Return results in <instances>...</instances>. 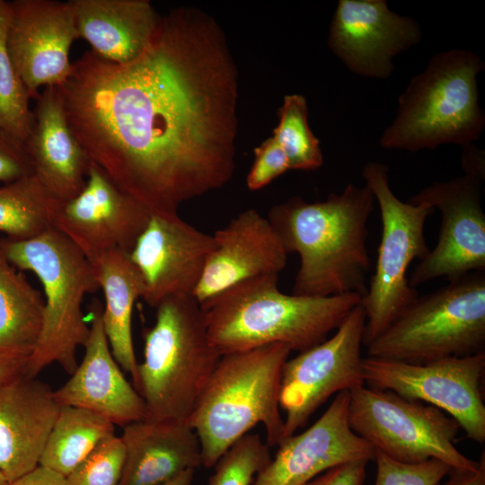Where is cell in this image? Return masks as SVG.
I'll return each mask as SVG.
<instances>
[{
	"instance_id": "cell-1",
	"label": "cell",
	"mask_w": 485,
	"mask_h": 485,
	"mask_svg": "<svg viewBox=\"0 0 485 485\" xmlns=\"http://www.w3.org/2000/svg\"><path fill=\"white\" fill-rule=\"evenodd\" d=\"M57 87L90 160L151 213H178L233 176L236 67L221 29L200 11L160 17L129 63L86 51Z\"/></svg>"
},
{
	"instance_id": "cell-2",
	"label": "cell",
	"mask_w": 485,
	"mask_h": 485,
	"mask_svg": "<svg viewBox=\"0 0 485 485\" xmlns=\"http://www.w3.org/2000/svg\"><path fill=\"white\" fill-rule=\"evenodd\" d=\"M375 200L366 185L349 183L323 201L293 197L270 207L268 220L285 251L300 259L292 294L363 297L371 267L367 222Z\"/></svg>"
},
{
	"instance_id": "cell-3",
	"label": "cell",
	"mask_w": 485,
	"mask_h": 485,
	"mask_svg": "<svg viewBox=\"0 0 485 485\" xmlns=\"http://www.w3.org/2000/svg\"><path fill=\"white\" fill-rule=\"evenodd\" d=\"M278 282L277 275L246 279L200 304L209 340L221 356L275 343L304 351L324 341L362 299L357 294L287 295Z\"/></svg>"
},
{
	"instance_id": "cell-4",
	"label": "cell",
	"mask_w": 485,
	"mask_h": 485,
	"mask_svg": "<svg viewBox=\"0 0 485 485\" xmlns=\"http://www.w3.org/2000/svg\"><path fill=\"white\" fill-rule=\"evenodd\" d=\"M291 351L275 343L221 356L188 420L198 438L204 467L213 468L258 424L265 428L269 447L281 443L280 380Z\"/></svg>"
},
{
	"instance_id": "cell-5",
	"label": "cell",
	"mask_w": 485,
	"mask_h": 485,
	"mask_svg": "<svg viewBox=\"0 0 485 485\" xmlns=\"http://www.w3.org/2000/svg\"><path fill=\"white\" fill-rule=\"evenodd\" d=\"M144 335L136 390L143 420L187 422L221 357L211 344L204 311L192 295L165 298Z\"/></svg>"
},
{
	"instance_id": "cell-6",
	"label": "cell",
	"mask_w": 485,
	"mask_h": 485,
	"mask_svg": "<svg viewBox=\"0 0 485 485\" xmlns=\"http://www.w3.org/2000/svg\"><path fill=\"white\" fill-rule=\"evenodd\" d=\"M484 68L481 58L467 49L435 54L399 96L397 114L380 145L410 152L444 144L472 145L485 127L477 84Z\"/></svg>"
},
{
	"instance_id": "cell-7",
	"label": "cell",
	"mask_w": 485,
	"mask_h": 485,
	"mask_svg": "<svg viewBox=\"0 0 485 485\" xmlns=\"http://www.w3.org/2000/svg\"><path fill=\"white\" fill-rule=\"evenodd\" d=\"M9 261L20 270L33 272L44 290L41 332L24 373L37 377L58 364L72 375L76 352L90 334L82 311L87 294L100 290L93 265L67 237L54 228L28 240L1 239Z\"/></svg>"
},
{
	"instance_id": "cell-8",
	"label": "cell",
	"mask_w": 485,
	"mask_h": 485,
	"mask_svg": "<svg viewBox=\"0 0 485 485\" xmlns=\"http://www.w3.org/2000/svg\"><path fill=\"white\" fill-rule=\"evenodd\" d=\"M408 306L367 348V357L411 364L484 352L485 271L472 272Z\"/></svg>"
},
{
	"instance_id": "cell-9",
	"label": "cell",
	"mask_w": 485,
	"mask_h": 485,
	"mask_svg": "<svg viewBox=\"0 0 485 485\" xmlns=\"http://www.w3.org/2000/svg\"><path fill=\"white\" fill-rule=\"evenodd\" d=\"M388 172V166L378 162L367 163L362 171L382 221L375 273L360 302L366 317L365 346L419 297L410 286L407 270L413 260H422L430 251L424 226L435 209L424 202L411 204L399 199L391 189Z\"/></svg>"
},
{
	"instance_id": "cell-10",
	"label": "cell",
	"mask_w": 485,
	"mask_h": 485,
	"mask_svg": "<svg viewBox=\"0 0 485 485\" xmlns=\"http://www.w3.org/2000/svg\"><path fill=\"white\" fill-rule=\"evenodd\" d=\"M348 420L356 435L396 461L437 459L453 470L478 467L454 445L457 422L432 405L364 384L349 391Z\"/></svg>"
},
{
	"instance_id": "cell-11",
	"label": "cell",
	"mask_w": 485,
	"mask_h": 485,
	"mask_svg": "<svg viewBox=\"0 0 485 485\" xmlns=\"http://www.w3.org/2000/svg\"><path fill=\"white\" fill-rule=\"evenodd\" d=\"M362 369L365 385L432 405L452 417L468 438L484 443L485 351L421 364L366 357Z\"/></svg>"
},
{
	"instance_id": "cell-12",
	"label": "cell",
	"mask_w": 485,
	"mask_h": 485,
	"mask_svg": "<svg viewBox=\"0 0 485 485\" xmlns=\"http://www.w3.org/2000/svg\"><path fill=\"white\" fill-rule=\"evenodd\" d=\"M366 317L357 305L330 339L288 358L282 369L279 406L284 438L304 427L331 395L365 384L362 369Z\"/></svg>"
},
{
	"instance_id": "cell-13",
	"label": "cell",
	"mask_w": 485,
	"mask_h": 485,
	"mask_svg": "<svg viewBox=\"0 0 485 485\" xmlns=\"http://www.w3.org/2000/svg\"><path fill=\"white\" fill-rule=\"evenodd\" d=\"M482 180L479 175L465 173L448 181L435 182L407 199L411 204L427 203L441 212L436 244L411 272V287L436 278L451 281L485 271Z\"/></svg>"
},
{
	"instance_id": "cell-14",
	"label": "cell",
	"mask_w": 485,
	"mask_h": 485,
	"mask_svg": "<svg viewBox=\"0 0 485 485\" xmlns=\"http://www.w3.org/2000/svg\"><path fill=\"white\" fill-rule=\"evenodd\" d=\"M150 216L91 161L83 190L73 198L57 202L52 227L91 260L113 250L129 253Z\"/></svg>"
},
{
	"instance_id": "cell-15",
	"label": "cell",
	"mask_w": 485,
	"mask_h": 485,
	"mask_svg": "<svg viewBox=\"0 0 485 485\" xmlns=\"http://www.w3.org/2000/svg\"><path fill=\"white\" fill-rule=\"evenodd\" d=\"M6 48L31 98L42 86L62 85L69 77L72 43L79 39L72 6L55 0L9 2Z\"/></svg>"
},
{
	"instance_id": "cell-16",
	"label": "cell",
	"mask_w": 485,
	"mask_h": 485,
	"mask_svg": "<svg viewBox=\"0 0 485 485\" xmlns=\"http://www.w3.org/2000/svg\"><path fill=\"white\" fill-rule=\"evenodd\" d=\"M214 246L212 235L178 213H151L128 253L143 278L142 299L154 308L171 296L193 295Z\"/></svg>"
},
{
	"instance_id": "cell-17",
	"label": "cell",
	"mask_w": 485,
	"mask_h": 485,
	"mask_svg": "<svg viewBox=\"0 0 485 485\" xmlns=\"http://www.w3.org/2000/svg\"><path fill=\"white\" fill-rule=\"evenodd\" d=\"M421 39L418 22L391 11L385 0H340L328 45L352 73L386 79L394 70L392 58Z\"/></svg>"
},
{
	"instance_id": "cell-18",
	"label": "cell",
	"mask_w": 485,
	"mask_h": 485,
	"mask_svg": "<svg viewBox=\"0 0 485 485\" xmlns=\"http://www.w3.org/2000/svg\"><path fill=\"white\" fill-rule=\"evenodd\" d=\"M348 391L337 393L310 428L281 441L251 485H304L337 465L374 460L375 449L348 425Z\"/></svg>"
},
{
	"instance_id": "cell-19",
	"label": "cell",
	"mask_w": 485,
	"mask_h": 485,
	"mask_svg": "<svg viewBox=\"0 0 485 485\" xmlns=\"http://www.w3.org/2000/svg\"><path fill=\"white\" fill-rule=\"evenodd\" d=\"M215 246L193 294L201 304L246 279L277 275L287 253L268 218L250 208L212 235Z\"/></svg>"
},
{
	"instance_id": "cell-20",
	"label": "cell",
	"mask_w": 485,
	"mask_h": 485,
	"mask_svg": "<svg viewBox=\"0 0 485 485\" xmlns=\"http://www.w3.org/2000/svg\"><path fill=\"white\" fill-rule=\"evenodd\" d=\"M90 334L84 356L70 378L54 391L60 406L87 410L113 425L126 426L145 419V403L115 360L102 324V307L92 304Z\"/></svg>"
},
{
	"instance_id": "cell-21",
	"label": "cell",
	"mask_w": 485,
	"mask_h": 485,
	"mask_svg": "<svg viewBox=\"0 0 485 485\" xmlns=\"http://www.w3.org/2000/svg\"><path fill=\"white\" fill-rule=\"evenodd\" d=\"M59 409L54 391L37 377L0 383V472L10 483L39 466Z\"/></svg>"
},
{
	"instance_id": "cell-22",
	"label": "cell",
	"mask_w": 485,
	"mask_h": 485,
	"mask_svg": "<svg viewBox=\"0 0 485 485\" xmlns=\"http://www.w3.org/2000/svg\"><path fill=\"white\" fill-rule=\"evenodd\" d=\"M33 115L24 143L33 174L56 200H69L84 187L91 160L68 125L57 86L39 94Z\"/></svg>"
},
{
	"instance_id": "cell-23",
	"label": "cell",
	"mask_w": 485,
	"mask_h": 485,
	"mask_svg": "<svg viewBox=\"0 0 485 485\" xmlns=\"http://www.w3.org/2000/svg\"><path fill=\"white\" fill-rule=\"evenodd\" d=\"M119 485H161L202 465L197 434L187 422L139 420L123 427Z\"/></svg>"
},
{
	"instance_id": "cell-24",
	"label": "cell",
	"mask_w": 485,
	"mask_h": 485,
	"mask_svg": "<svg viewBox=\"0 0 485 485\" xmlns=\"http://www.w3.org/2000/svg\"><path fill=\"white\" fill-rule=\"evenodd\" d=\"M79 38L99 57L119 65L139 57L152 41L160 16L147 0H70Z\"/></svg>"
},
{
	"instance_id": "cell-25",
	"label": "cell",
	"mask_w": 485,
	"mask_h": 485,
	"mask_svg": "<svg viewBox=\"0 0 485 485\" xmlns=\"http://www.w3.org/2000/svg\"><path fill=\"white\" fill-rule=\"evenodd\" d=\"M100 289L103 291L102 324L111 353L122 370L138 380L133 337L132 313L136 301L143 296V278L128 252L113 250L89 260Z\"/></svg>"
},
{
	"instance_id": "cell-26",
	"label": "cell",
	"mask_w": 485,
	"mask_h": 485,
	"mask_svg": "<svg viewBox=\"0 0 485 485\" xmlns=\"http://www.w3.org/2000/svg\"><path fill=\"white\" fill-rule=\"evenodd\" d=\"M44 304L40 291L9 261L0 239V353L30 357L41 332Z\"/></svg>"
},
{
	"instance_id": "cell-27",
	"label": "cell",
	"mask_w": 485,
	"mask_h": 485,
	"mask_svg": "<svg viewBox=\"0 0 485 485\" xmlns=\"http://www.w3.org/2000/svg\"><path fill=\"white\" fill-rule=\"evenodd\" d=\"M114 435V425L99 415L82 408L60 406L39 465L66 477Z\"/></svg>"
},
{
	"instance_id": "cell-28",
	"label": "cell",
	"mask_w": 485,
	"mask_h": 485,
	"mask_svg": "<svg viewBox=\"0 0 485 485\" xmlns=\"http://www.w3.org/2000/svg\"><path fill=\"white\" fill-rule=\"evenodd\" d=\"M57 202L34 174L4 184L0 187V232L16 241L43 234L53 228Z\"/></svg>"
},
{
	"instance_id": "cell-29",
	"label": "cell",
	"mask_w": 485,
	"mask_h": 485,
	"mask_svg": "<svg viewBox=\"0 0 485 485\" xmlns=\"http://www.w3.org/2000/svg\"><path fill=\"white\" fill-rule=\"evenodd\" d=\"M9 2L0 0V130L25 143L34 122L30 94L14 68L6 48Z\"/></svg>"
},
{
	"instance_id": "cell-30",
	"label": "cell",
	"mask_w": 485,
	"mask_h": 485,
	"mask_svg": "<svg viewBox=\"0 0 485 485\" xmlns=\"http://www.w3.org/2000/svg\"><path fill=\"white\" fill-rule=\"evenodd\" d=\"M278 124L273 137L283 150L289 170L313 171L323 163L319 139L308 123L304 96L286 95L278 110Z\"/></svg>"
},
{
	"instance_id": "cell-31",
	"label": "cell",
	"mask_w": 485,
	"mask_h": 485,
	"mask_svg": "<svg viewBox=\"0 0 485 485\" xmlns=\"http://www.w3.org/2000/svg\"><path fill=\"white\" fill-rule=\"evenodd\" d=\"M271 458L267 443L257 434H247L218 459L207 485H251Z\"/></svg>"
},
{
	"instance_id": "cell-32",
	"label": "cell",
	"mask_w": 485,
	"mask_h": 485,
	"mask_svg": "<svg viewBox=\"0 0 485 485\" xmlns=\"http://www.w3.org/2000/svg\"><path fill=\"white\" fill-rule=\"evenodd\" d=\"M125 459L120 436H110L65 477L66 485H119Z\"/></svg>"
},
{
	"instance_id": "cell-33",
	"label": "cell",
	"mask_w": 485,
	"mask_h": 485,
	"mask_svg": "<svg viewBox=\"0 0 485 485\" xmlns=\"http://www.w3.org/2000/svg\"><path fill=\"white\" fill-rule=\"evenodd\" d=\"M376 478L374 485H438L451 467L437 459L419 463L396 461L375 450Z\"/></svg>"
},
{
	"instance_id": "cell-34",
	"label": "cell",
	"mask_w": 485,
	"mask_h": 485,
	"mask_svg": "<svg viewBox=\"0 0 485 485\" xmlns=\"http://www.w3.org/2000/svg\"><path fill=\"white\" fill-rule=\"evenodd\" d=\"M287 157L272 137L254 149V162L247 175L246 183L251 190H260L288 171Z\"/></svg>"
},
{
	"instance_id": "cell-35",
	"label": "cell",
	"mask_w": 485,
	"mask_h": 485,
	"mask_svg": "<svg viewBox=\"0 0 485 485\" xmlns=\"http://www.w3.org/2000/svg\"><path fill=\"white\" fill-rule=\"evenodd\" d=\"M31 174L24 144L0 130V181L6 184Z\"/></svg>"
},
{
	"instance_id": "cell-36",
	"label": "cell",
	"mask_w": 485,
	"mask_h": 485,
	"mask_svg": "<svg viewBox=\"0 0 485 485\" xmlns=\"http://www.w3.org/2000/svg\"><path fill=\"white\" fill-rule=\"evenodd\" d=\"M367 461H354L332 467L304 485H363Z\"/></svg>"
},
{
	"instance_id": "cell-37",
	"label": "cell",
	"mask_w": 485,
	"mask_h": 485,
	"mask_svg": "<svg viewBox=\"0 0 485 485\" xmlns=\"http://www.w3.org/2000/svg\"><path fill=\"white\" fill-rule=\"evenodd\" d=\"M475 470H451L448 480L438 485H485V453Z\"/></svg>"
},
{
	"instance_id": "cell-38",
	"label": "cell",
	"mask_w": 485,
	"mask_h": 485,
	"mask_svg": "<svg viewBox=\"0 0 485 485\" xmlns=\"http://www.w3.org/2000/svg\"><path fill=\"white\" fill-rule=\"evenodd\" d=\"M9 485H66L65 476L39 465Z\"/></svg>"
},
{
	"instance_id": "cell-39",
	"label": "cell",
	"mask_w": 485,
	"mask_h": 485,
	"mask_svg": "<svg viewBox=\"0 0 485 485\" xmlns=\"http://www.w3.org/2000/svg\"><path fill=\"white\" fill-rule=\"evenodd\" d=\"M28 358L0 353V383L24 373Z\"/></svg>"
},
{
	"instance_id": "cell-40",
	"label": "cell",
	"mask_w": 485,
	"mask_h": 485,
	"mask_svg": "<svg viewBox=\"0 0 485 485\" xmlns=\"http://www.w3.org/2000/svg\"><path fill=\"white\" fill-rule=\"evenodd\" d=\"M462 166L465 173L479 175L484 179V155L473 145L463 148Z\"/></svg>"
},
{
	"instance_id": "cell-41",
	"label": "cell",
	"mask_w": 485,
	"mask_h": 485,
	"mask_svg": "<svg viewBox=\"0 0 485 485\" xmlns=\"http://www.w3.org/2000/svg\"><path fill=\"white\" fill-rule=\"evenodd\" d=\"M194 472V469L186 470L161 485H192Z\"/></svg>"
},
{
	"instance_id": "cell-42",
	"label": "cell",
	"mask_w": 485,
	"mask_h": 485,
	"mask_svg": "<svg viewBox=\"0 0 485 485\" xmlns=\"http://www.w3.org/2000/svg\"><path fill=\"white\" fill-rule=\"evenodd\" d=\"M10 482L5 476L0 472V485H9Z\"/></svg>"
}]
</instances>
